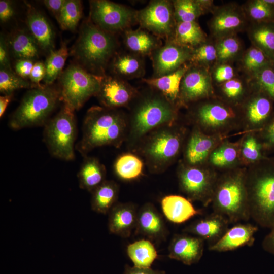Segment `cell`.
I'll return each mask as SVG.
<instances>
[{
    "label": "cell",
    "mask_w": 274,
    "mask_h": 274,
    "mask_svg": "<svg viewBox=\"0 0 274 274\" xmlns=\"http://www.w3.org/2000/svg\"><path fill=\"white\" fill-rule=\"evenodd\" d=\"M125 144L133 152L142 140L155 129L179 119L180 109L157 90L148 86L139 93L129 108Z\"/></svg>",
    "instance_id": "1"
},
{
    "label": "cell",
    "mask_w": 274,
    "mask_h": 274,
    "mask_svg": "<svg viewBox=\"0 0 274 274\" xmlns=\"http://www.w3.org/2000/svg\"><path fill=\"white\" fill-rule=\"evenodd\" d=\"M127 132V113L119 109L93 106L86 113L82 137L75 149L85 157L98 147L119 148L125 143Z\"/></svg>",
    "instance_id": "2"
},
{
    "label": "cell",
    "mask_w": 274,
    "mask_h": 274,
    "mask_svg": "<svg viewBox=\"0 0 274 274\" xmlns=\"http://www.w3.org/2000/svg\"><path fill=\"white\" fill-rule=\"evenodd\" d=\"M186 122L161 126L147 135L133 152L144 161L152 174H161L182 155L189 129Z\"/></svg>",
    "instance_id": "3"
},
{
    "label": "cell",
    "mask_w": 274,
    "mask_h": 274,
    "mask_svg": "<svg viewBox=\"0 0 274 274\" xmlns=\"http://www.w3.org/2000/svg\"><path fill=\"white\" fill-rule=\"evenodd\" d=\"M119 46L116 35L99 28L88 18L81 25L72 54L77 64L93 75L103 77Z\"/></svg>",
    "instance_id": "4"
},
{
    "label": "cell",
    "mask_w": 274,
    "mask_h": 274,
    "mask_svg": "<svg viewBox=\"0 0 274 274\" xmlns=\"http://www.w3.org/2000/svg\"><path fill=\"white\" fill-rule=\"evenodd\" d=\"M250 218L263 228L274 225V157L246 168Z\"/></svg>",
    "instance_id": "5"
},
{
    "label": "cell",
    "mask_w": 274,
    "mask_h": 274,
    "mask_svg": "<svg viewBox=\"0 0 274 274\" xmlns=\"http://www.w3.org/2000/svg\"><path fill=\"white\" fill-rule=\"evenodd\" d=\"M246 168L241 166L219 173L211 204L213 212L226 217L230 223L251 218Z\"/></svg>",
    "instance_id": "6"
},
{
    "label": "cell",
    "mask_w": 274,
    "mask_h": 274,
    "mask_svg": "<svg viewBox=\"0 0 274 274\" xmlns=\"http://www.w3.org/2000/svg\"><path fill=\"white\" fill-rule=\"evenodd\" d=\"M185 121L205 134L227 137L240 130L238 107L223 101L216 95L188 107Z\"/></svg>",
    "instance_id": "7"
},
{
    "label": "cell",
    "mask_w": 274,
    "mask_h": 274,
    "mask_svg": "<svg viewBox=\"0 0 274 274\" xmlns=\"http://www.w3.org/2000/svg\"><path fill=\"white\" fill-rule=\"evenodd\" d=\"M61 100L59 87L41 85L28 90L9 121L14 130L44 126Z\"/></svg>",
    "instance_id": "8"
},
{
    "label": "cell",
    "mask_w": 274,
    "mask_h": 274,
    "mask_svg": "<svg viewBox=\"0 0 274 274\" xmlns=\"http://www.w3.org/2000/svg\"><path fill=\"white\" fill-rule=\"evenodd\" d=\"M74 112L63 105L44 125V139L50 153L66 161L75 158L77 123Z\"/></svg>",
    "instance_id": "9"
},
{
    "label": "cell",
    "mask_w": 274,
    "mask_h": 274,
    "mask_svg": "<svg viewBox=\"0 0 274 274\" xmlns=\"http://www.w3.org/2000/svg\"><path fill=\"white\" fill-rule=\"evenodd\" d=\"M102 78L88 72L76 63L69 65L59 77L63 105L74 111L79 110L91 97L95 96Z\"/></svg>",
    "instance_id": "10"
},
{
    "label": "cell",
    "mask_w": 274,
    "mask_h": 274,
    "mask_svg": "<svg viewBox=\"0 0 274 274\" xmlns=\"http://www.w3.org/2000/svg\"><path fill=\"white\" fill-rule=\"evenodd\" d=\"M219 173L207 165L189 166L180 160L177 168L179 189L191 201L207 207L211 203Z\"/></svg>",
    "instance_id": "11"
},
{
    "label": "cell",
    "mask_w": 274,
    "mask_h": 274,
    "mask_svg": "<svg viewBox=\"0 0 274 274\" xmlns=\"http://www.w3.org/2000/svg\"><path fill=\"white\" fill-rule=\"evenodd\" d=\"M89 19L96 26L110 33H122L137 23V11L107 0L89 1Z\"/></svg>",
    "instance_id": "12"
},
{
    "label": "cell",
    "mask_w": 274,
    "mask_h": 274,
    "mask_svg": "<svg viewBox=\"0 0 274 274\" xmlns=\"http://www.w3.org/2000/svg\"><path fill=\"white\" fill-rule=\"evenodd\" d=\"M250 85L249 94L238 107L243 134L261 130L274 112V101L263 91Z\"/></svg>",
    "instance_id": "13"
},
{
    "label": "cell",
    "mask_w": 274,
    "mask_h": 274,
    "mask_svg": "<svg viewBox=\"0 0 274 274\" xmlns=\"http://www.w3.org/2000/svg\"><path fill=\"white\" fill-rule=\"evenodd\" d=\"M137 23L158 38L169 40L176 24L172 1L153 0L137 11Z\"/></svg>",
    "instance_id": "14"
},
{
    "label": "cell",
    "mask_w": 274,
    "mask_h": 274,
    "mask_svg": "<svg viewBox=\"0 0 274 274\" xmlns=\"http://www.w3.org/2000/svg\"><path fill=\"white\" fill-rule=\"evenodd\" d=\"M215 96L210 70L190 63L180 86L178 106L187 108L191 105Z\"/></svg>",
    "instance_id": "15"
},
{
    "label": "cell",
    "mask_w": 274,
    "mask_h": 274,
    "mask_svg": "<svg viewBox=\"0 0 274 274\" xmlns=\"http://www.w3.org/2000/svg\"><path fill=\"white\" fill-rule=\"evenodd\" d=\"M212 14L208 26L213 40L237 35L249 24L242 6L235 3L215 6Z\"/></svg>",
    "instance_id": "16"
},
{
    "label": "cell",
    "mask_w": 274,
    "mask_h": 274,
    "mask_svg": "<svg viewBox=\"0 0 274 274\" xmlns=\"http://www.w3.org/2000/svg\"><path fill=\"white\" fill-rule=\"evenodd\" d=\"M226 139L227 137L205 134L192 127L184 143L181 161L189 166L205 165L211 153Z\"/></svg>",
    "instance_id": "17"
},
{
    "label": "cell",
    "mask_w": 274,
    "mask_h": 274,
    "mask_svg": "<svg viewBox=\"0 0 274 274\" xmlns=\"http://www.w3.org/2000/svg\"><path fill=\"white\" fill-rule=\"evenodd\" d=\"M192 49L180 45L172 40L155 50L150 56L153 70V78L172 73L190 63Z\"/></svg>",
    "instance_id": "18"
},
{
    "label": "cell",
    "mask_w": 274,
    "mask_h": 274,
    "mask_svg": "<svg viewBox=\"0 0 274 274\" xmlns=\"http://www.w3.org/2000/svg\"><path fill=\"white\" fill-rule=\"evenodd\" d=\"M139 90L127 81L115 76L102 77L99 89L95 95L101 106L119 109L129 108L136 97Z\"/></svg>",
    "instance_id": "19"
},
{
    "label": "cell",
    "mask_w": 274,
    "mask_h": 274,
    "mask_svg": "<svg viewBox=\"0 0 274 274\" xmlns=\"http://www.w3.org/2000/svg\"><path fill=\"white\" fill-rule=\"evenodd\" d=\"M204 241L188 234H175L168 246V257L191 265L199 262L203 256Z\"/></svg>",
    "instance_id": "20"
},
{
    "label": "cell",
    "mask_w": 274,
    "mask_h": 274,
    "mask_svg": "<svg viewBox=\"0 0 274 274\" xmlns=\"http://www.w3.org/2000/svg\"><path fill=\"white\" fill-rule=\"evenodd\" d=\"M134 231L135 234L156 242L165 239L168 233L162 215L150 202L144 204L138 211Z\"/></svg>",
    "instance_id": "21"
},
{
    "label": "cell",
    "mask_w": 274,
    "mask_h": 274,
    "mask_svg": "<svg viewBox=\"0 0 274 274\" xmlns=\"http://www.w3.org/2000/svg\"><path fill=\"white\" fill-rule=\"evenodd\" d=\"M229 223L226 217L213 212L187 226L183 229V232L207 241L210 246L217 242L224 234L229 228Z\"/></svg>",
    "instance_id": "22"
},
{
    "label": "cell",
    "mask_w": 274,
    "mask_h": 274,
    "mask_svg": "<svg viewBox=\"0 0 274 274\" xmlns=\"http://www.w3.org/2000/svg\"><path fill=\"white\" fill-rule=\"evenodd\" d=\"M26 23L28 31L40 50L48 54L54 50L55 33L45 16L33 6L27 4Z\"/></svg>",
    "instance_id": "23"
},
{
    "label": "cell",
    "mask_w": 274,
    "mask_h": 274,
    "mask_svg": "<svg viewBox=\"0 0 274 274\" xmlns=\"http://www.w3.org/2000/svg\"><path fill=\"white\" fill-rule=\"evenodd\" d=\"M258 231L257 226L250 224H237L226 231L215 243L209 246L210 251L224 252L245 246H251Z\"/></svg>",
    "instance_id": "24"
},
{
    "label": "cell",
    "mask_w": 274,
    "mask_h": 274,
    "mask_svg": "<svg viewBox=\"0 0 274 274\" xmlns=\"http://www.w3.org/2000/svg\"><path fill=\"white\" fill-rule=\"evenodd\" d=\"M138 211L132 203H116L108 214L109 232L122 237H129L135 228Z\"/></svg>",
    "instance_id": "25"
},
{
    "label": "cell",
    "mask_w": 274,
    "mask_h": 274,
    "mask_svg": "<svg viewBox=\"0 0 274 274\" xmlns=\"http://www.w3.org/2000/svg\"><path fill=\"white\" fill-rule=\"evenodd\" d=\"M240 144V139L236 142L225 139L211 153L206 165L218 173L242 166Z\"/></svg>",
    "instance_id": "26"
},
{
    "label": "cell",
    "mask_w": 274,
    "mask_h": 274,
    "mask_svg": "<svg viewBox=\"0 0 274 274\" xmlns=\"http://www.w3.org/2000/svg\"><path fill=\"white\" fill-rule=\"evenodd\" d=\"M144 58L128 51H118L111 61L109 67L113 76L123 80L142 79L145 74Z\"/></svg>",
    "instance_id": "27"
},
{
    "label": "cell",
    "mask_w": 274,
    "mask_h": 274,
    "mask_svg": "<svg viewBox=\"0 0 274 274\" xmlns=\"http://www.w3.org/2000/svg\"><path fill=\"white\" fill-rule=\"evenodd\" d=\"M122 35L127 50L143 57L150 56L163 44L160 38L141 27L127 29Z\"/></svg>",
    "instance_id": "28"
},
{
    "label": "cell",
    "mask_w": 274,
    "mask_h": 274,
    "mask_svg": "<svg viewBox=\"0 0 274 274\" xmlns=\"http://www.w3.org/2000/svg\"><path fill=\"white\" fill-rule=\"evenodd\" d=\"M161 206L166 218L176 224L183 223L202 213L201 210L195 209L188 198L178 195L164 196L161 199Z\"/></svg>",
    "instance_id": "29"
},
{
    "label": "cell",
    "mask_w": 274,
    "mask_h": 274,
    "mask_svg": "<svg viewBox=\"0 0 274 274\" xmlns=\"http://www.w3.org/2000/svg\"><path fill=\"white\" fill-rule=\"evenodd\" d=\"M190 63L185 64L176 71L157 78H142V81L163 94L172 104L178 106L181 81ZM180 109V108H179Z\"/></svg>",
    "instance_id": "30"
},
{
    "label": "cell",
    "mask_w": 274,
    "mask_h": 274,
    "mask_svg": "<svg viewBox=\"0 0 274 274\" xmlns=\"http://www.w3.org/2000/svg\"><path fill=\"white\" fill-rule=\"evenodd\" d=\"M246 31L251 45L274 63V21L249 23Z\"/></svg>",
    "instance_id": "31"
},
{
    "label": "cell",
    "mask_w": 274,
    "mask_h": 274,
    "mask_svg": "<svg viewBox=\"0 0 274 274\" xmlns=\"http://www.w3.org/2000/svg\"><path fill=\"white\" fill-rule=\"evenodd\" d=\"M106 168L96 158L86 156L77 174L79 187L92 192L106 180Z\"/></svg>",
    "instance_id": "32"
},
{
    "label": "cell",
    "mask_w": 274,
    "mask_h": 274,
    "mask_svg": "<svg viewBox=\"0 0 274 274\" xmlns=\"http://www.w3.org/2000/svg\"><path fill=\"white\" fill-rule=\"evenodd\" d=\"M176 23L196 21L201 16L213 11L215 6L212 0L172 1Z\"/></svg>",
    "instance_id": "33"
},
{
    "label": "cell",
    "mask_w": 274,
    "mask_h": 274,
    "mask_svg": "<svg viewBox=\"0 0 274 274\" xmlns=\"http://www.w3.org/2000/svg\"><path fill=\"white\" fill-rule=\"evenodd\" d=\"M214 87L216 96L235 107L240 105L251 89L249 80L238 76Z\"/></svg>",
    "instance_id": "34"
},
{
    "label": "cell",
    "mask_w": 274,
    "mask_h": 274,
    "mask_svg": "<svg viewBox=\"0 0 274 274\" xmlns=\"http://www.w3.org/2000/svg\"><path fill=\"white\" fill-rule=\"evenodd\" d=\"M9 49L17 59L32 61L39 57L40 48L29 31L18 29L8 39Z\"/></svg>",
    "instance_id": "35"
},
{
    "label": "cell",
    "mask_w": 274,
    "mask_h": 274,
    "mask_svg": "<svg viewBox=\"0 0 274 274\" xmlns=\"http://www.w3.org/2000/svg\"><path fill=\"white\" fill-rule=\"evenodd\" d=\"M119 191L117 183L106 180L91 192V209L98 213L108 214L118 202Z\"/></svg>",
    "instance_id": "36"
},
{
    "label": "cell",
    "mask_w": 274,
    "mask_h": 274,
    "mask_svg": "<svg viewBox=\"0 0 274 274\" xmlns=\"http://www.w3.org/2000/svg\"><path fill=\"white\" fill-rule=\"evenodd\" d=\"M208 38L197 21L177 23L172 40L180 45L193 49L205 42Z\"/></svg>",
    "instance_id": "37"
},
{
    "label": "cell",
    "mask_w": 274,
    "mask_h": 274,
    "mask_svg": "<svg viewBox=\"0 0 274 274\" xmlns=\"http://www.w3.org/2000/svg\"><path fill=\"white\" fill-rule=\"evenodd\" d=\"M240 141V158L242 166L247 167L268 157L256 132L244 133Z\"/></svg>",
    "instance_id": "38"
},
{
    "label": "cell",
    "mask_w": 274,
    "mask_h": 274,
    "mask_svg": "<svg viewBox=\"0 0 274 274\" xmlns=\"http://www.w3.org/2000/svg\"><path fill=\"white\" fill-rule=\"evenodd\" d=\"M144 162L136 154L129 152L119 155L114 164L116 175L124 181H131L143 174Z\"/></svg>",
    "instance_id": "39"
},
{
    "label": "cell",
    "mask_w": 274,
    "mask_h": 274,
    "mask_svg": "<svg viewBox=\"0 0 274 274\" xmlns=\"http://www.w3.org/2000/svg\"><path fill=\"white\" fill-rule=\"evenodd\" d=\"M128 256L134 264L140 268H150L157 258V250L149 239H140L127 247Z\"/></svg>",
    "instance_id": "40"
},
{
    "label": "cell",
    "mask_w": 274,
    "mask_h": 274,
    "mask_svg": "<svg viewBox=\"0 0 274 274\" xmlns=\"http://www.w3.org/2000/svg\"><path fill=\"white\" fill-rule=\"evenodd\" d=\"M217 52L215 64H230L238 61L244 51L243 43L237 35L214 40Z\"/></svg>",
    "instance_id": "41"
},
{
    "label": "cell",
    "mask_w": 274,
    "mask_h": 274,
    "mask_svg": "<svg viewBox=\"0 0 274 274\" xmlns=\"http://www.w3.org/2000/svg\"><path fill=\"white\" fill-rule=\"evenodd\" d=\"M238 61L240 70L248 80L262 68L273 63L261 50L252 45L244 50Z\"/></svg>",
    "instance_id": "42"
},
{
    "label": "cell",
    "mask_w": 274,
    "mask_h": 274,
    "mask_svg": "<svg viewBox=\"0 0 274 274\" xmlns=\"http://www.w3.org/2000/svg\"><path fill=\"white\" fill-rule=\"evenodd\" d=\"M68 56L66 45L63 43L60 48L50 52L44 62L46 73L43 80V85L49 86L53 84L54 81L62 72L65 61Z\"/></svg>",
    "instance_id": "43"
},
{
    "label": "cell",
    "mask_w": 274,
    "mask_h": 274,
    "mask_svg": "<svg viewBox=\"0 0 274 274\" xmlns=\"http://www.w3.org/2000/svg\"><path fill=\"white\" fill-rule=\"evenodd\" d=\"M242 6L249 23L274 21V5L265 0L248 1Z\"/></svg>",
    "instance_id": "44"
},
{
    "label": "cell",
    "mask_w": 274,
    "mask_h": 274,
    "mask_svg": "<svg viewBox=\"0 0 274 274\" xmlns=\"http://www.w3.org/2000/svg\"><path fill=\"white\" fill-rule=\"evenodd\" d=\"M82 12L81 1L65 0L57 21L62 29L73 31L77 27Z\"/></svg>",
    "instance_id": "45"
},
{
    "label": "cell",
    "mask_w": 274,
    "mask_h": 274,
    "mask_svg": "<svg viewBox=\"0 0 274 274\" xmlns=\"http://www.w3.org/2000/svg\"><path fill=\"white\" fill-rule=\"evenodd\" d=\"M216 61L217 52L213 39L208 38L205 42L192 49L190 63L211 70Z\"/></svg>",
    "instance_id": "46"
},
{
    "label": "cell",
    "mask_w": 274,
    "mask_h": 274,
    "mask_svg": "<svg viewBox=\"0 0 274 274\" xmlns=\"http://www.w3.org/2000/svg\"><path fill=\"white\" fill-rule=\"evenodd\" d=\"M32 88L33 85L27 80L17 75L14 71L0 69V91L4 95L13 94L16 90Z\"/></svg>",
    "instance_id": "47"
},
{
    "label": "cell",
    "mask_w": 274,
    "mask_h": 274,
    "mask_svg": "<svg viewBox=\"0 0 274 274\" xmlns=\"http://www.w3.org/2000/svg\"><path fill=\"white\" fill-rule=\"evenodd\" d=\"M249 81L251 85L263 91L274 101V63L262 68Z\"/></svg>",
    "instance_id": "48"
},
{
    "label": "cell",
    "mask_w": 274,
    "mask_h": 274,
    "mask_svg": "<svg viewBox=\"0 0 274 274\" xmlns=\"http://www.w3.org/2000/svg\"><path fill=\"white\" fill-rule=\"evenodd\" d=\"M210 72L214 86L220 85L238 76L235 69L230 64H215Z\"/></svg>",
    "instance_id": "49"
},
{
    "label": "cell",
    "mask_w": 274,
    "mask_h": 274,
    "mask_svg": "<svg viewBox=\"0 0 274 274\" xmlns=\"http://www.w3.org/2000/svg\"><path fill=\"white\" fill-rule=\"evenodd\" d=\"M256 132L267 155L274 152V112L263 128Z\"/></svg>",
    "instance_id": "50"
},
{
    "label": "cell",
    "mask_w": 274,
    "mask_h": 274,
    "mask_svg": "<svg viewBox=\"0 0 274 274\" xmlns=\"http://www.w3.org/2000/svg\"><path fill=\"white\" fill-rule=\"evenodd\" d=\"M9 47L8 39L3 34L0 37V66L1 68H4L10 71H14L11 65Z\"/></svg>",
    "instance_id": "51"
},
{
    "label": "cell",
    "mask_w": 274,
    "mask_h": 274,
    "mask_svg": "<svg viewBox=\"0 0 274 274\" xmlns=\"http://www.w3.org/2000/svg\"><path fill=\"white\" fill-rule=\"evenodd\" d=\"M34 63L33 61L29 59H17L14 63V71L20 77L27 80Z\"/></svg>",
    "instance_id": "52"
},
{
    "label": "cell",
    "mask_w": 274,
    "mask_h": 274,
    "mask_svg": "<svg viewBox=\"0 0 274 274\" xmlns=\"http://www.w3.org/2000/svg\"><path fill=\"white\" fill-rule=\"evenodd\" d=\"M45 73V63L40 61L35 62L29 77L33 88L41 86L40 83L44 80Z\"/></svg>",
    "instance_id": "53"
},
{
    "label": "cell",
    "mask_w": 274,
    "mask_h": 274,
    "mask_svg": "<svg viewBox=\"0 0 274 274\" xmlns=\"http://www.w3.org/2000/svg\"><path fill=\"white\" fill-rule=\"evenodd\" d=\"M14 14V7L12 2L7 0L0 1V20L2 22L9 21Z\"/></svg>",
    "instance_id": "54"
},
{
    "label": "cell",
    "mask_w": 274,
    "mask_h": 274,
    "mask_svg": "<svg viewBox=\"0 0 274 274\" xmlns=\"http://www.w3.org/2000/svg\"><path fill=\"white\" fill-rule=\"evenodd\" d=\"M65 0H44L43 3L58 20Z\"/></svg>",
    "instance_id": "55"
},
{
    "label": "cell",
    "mask_w": 274,
    "mask_h": 274,
    "mask_svg": "<svg viewBox=\"0 0 274 274\" xmlns=\"http://www.w3.org/2000/svg\"><path fill=\"white\" fill-rule=\"evenodd\" d=\"M123 274H165L164 271L153 270L151 268H140L126 265Z\"/></svg>",
    "instance_id": "56"
},
{
    "label": "cell",
    "mask_w": 274,
    "mask_h": 274,
    "mask_svg": "<svg viewBox=\"0 0 274 274\" xmlns=\"http://www.w3.org/2000/svg\"><path fill=\"white\" fill-rule=\"evenodd\" d=\"M270 229L262 241V247L265 251L274 255V225Z\"/></svg>",
    "instance_id": "57"
},
{
    "label": "cell",
    "mask_w": 274,
    "mask_h": 274,
    "mask_svg": "<svg viewBox=\"0 0 274 274\" xmlns=\"http://www.w3.org/2000/svg\"><path fill=\"white\" fill-rule=\"evenodd\" d=\"M13 94L4 95L0 96V117L3 116L8 105L11 101Z\"/></svg>",
    "instance_id": "58"
},
{
    "label": "cell",
    "mask_w": 274,
    "mask_h": 274,
    "mask_svg": "<svg viewBox=\"0 0 274 274\" xmlns=\"http://www.w3.org/2000/svg\"><path fill=\"white\" fill-rule=\"evenodd\" d=\"M265 1L271 5H274V0H265Z\"/></svg>",
    "instance_id": "59"
}]
</instances>
